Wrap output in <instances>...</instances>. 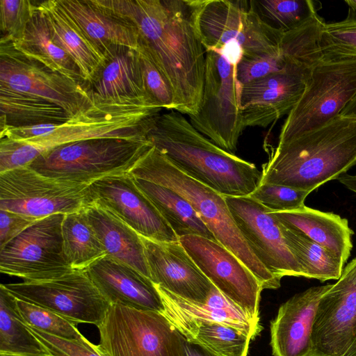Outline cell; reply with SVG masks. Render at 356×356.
Listing matches in <instances>:
<instances>
[{"label":"cell","mask_w":356,"mask_h":356,"mask_svg":"<svg viewBox=\"0 0 356 356\" xmlns=\"http://www.w3.org/2000/svg\"><path fill=\"white\" fill-rule=\"evenodd\" d=\"M86 270L111 305L163 312V305L156 285L131 266L106 255Z\"/></svg>","instance_id":"cell-21"},{"label":"cell","mask_w":356,"mask_h":356,"mask_svg":"<svg viewBox=\"0 0 356 356\" xmlns=\"http://www.w3.org/2000/svg\"><path fill=\"white\" fill-rule=\"evenodd\" d=\"M93 204L90 184L49 177L29 166L0 173V209L39 220Z\"/></svg>","instance_id":"cell-11"},{"label":"cell","mask_w":356,"mask_h":356,"mask_svg":"<svg viewBox=\"0 0 356 356\" xmlns=\"http://www.w3.org/2000/svg\"><path fill=\"white\" fill-rule=\"evenodd\" d=\"M95 1L136 27L138 42L171 88L173 110L195 115L204 85L206 51L195 33L186 0Z\"/></svg>","instance_id":"cell-1"},{"label":"cell","mask_w":356,"mask_h":356,"mask_svg":"<svg viewBox=\"0 0 356 356\" xmlns=\"http://www.w3.org/2000/svg\"><path fill=\"white\" fill-rule=\"evenodd\" d=\"M184 337L221 356H247L252 339L244 332L219 322L163 314Z\"/></svg>","instance_id":"cell-29"},{"label":"cell","mask_w":356,"mask_h":356,"mask_svg":"<svg viewBox=\"0 0 356 356\" xmlns=\"http://www.w3.org/2000/svg\"><path fill=\"white\" fill-rule=\"evenodd\" d=\"M256 12L270 27L285 33L293 30L317 15L310 0L252 1Z\"/></svg>","instance_id":"cell-36"},{"label":"cell","mask_w":356,"mask_h":356,"mask_svg":"<svg viewBox=\"0 0 356 356\" xmlns=\"http://www.w3.org/2000/svg\"><path fill=\"white\" fill-rule=\"evenodd\" d=\"M147 96L156 108L173 110L170 86L156 65L148 50L140 43L136 49Z\"/></svg>","instance_id":"cell-41"},{"label":"cell","mask_w":356,"mask_h":356,"mask_svg":"<svg viewBox=\"0 0 356 356\" xmlns=\"http://www.w3.org/2000/svg\"><path fill=\"white\" fill-rule=\"evenodd\" d=\"M337 179L348 189L356 193V174L349 175L345 173L341 175Z\"/></svg>","instance_id":"cell-46"},{"label":"cell","mask_w":356,"mask_h":356,"mask_svg":"<svg viewBox=\"0 0 356 356\" xmlns=\"http://www.w3.org/2000/svg\"><path fill=\"white\" fill-rule=\"evenodd\" d=\"M35 219L0 209V248L30 226Z\"/></svg>","instance_id":"cell-44"},{"label":"cell","mask_w":356,"mask_h":356,"mask_svg":"<svg viewBox=\"0 0 356 356\" xmlns=\"http://www.w3.org/2000/svg\"><path fill=\"white\" fill-rule=\"evenodd\" d=\"M156 287L163 305L164 309L161 314L219 322L244 332L252 339L261 330L259 320L250 317L225 297L215 286L212 288L207 300L204 303L189 301L171 293L159 286L156 285Z\"/></svg>","instance_id":"cell-28"},{"label":"cell","mask_w":356,"mask_h":356,"mask_svg":"<svg viewBox=\"0 0 356 356\" xmlns=\"http://www.w3.org/2000/svg\"><path fill=\"white\" fill-rule=\"evenodd\" d=\"M85 212L106 255L150 279L141 236L113 213L97 204L88 207Z\"/></svg>","instance_id":"cell-27"},{"label":"cell","mask_w":356,"mask_h":356,"mask_svg":"<svg viewBox=\"0 0 356 356\" xmlns=\"http://www.w3.org/2000/svg\"><path fill=\"white\" fill-rule=\"evenodd\" d=\"M345 3L352 10L356 12V0H346L345 1Z\"/></svg>","instance_id":"cell-48"},{"label":"cell","mask_w":356,"mask_h":356,"mask_svg":"<svg viewBox=\"0 0 356 356\" xmlns=\"http://www.w3.org/2000/svg\"><path fill=\"white\" fill-rule=\"evenodd\" d=\"M340 115L345 118L356 119V95L344 108Z\"/></svg>","instance_id":"cell-47"},{"label":"cell","mask_w":356,"mask_h":356,"mask_svg":"<svg viewBox=\"0 0 356 356\" xmlns=\"http://www.w3.org/2000/svg\"><path fill=\"white\" fill-rule=\"evenodd\" d=\"M309 193L286 186L265 183L259 184L248 196L273 212H281L302 207Z\"/></svg>","instance_id":"cell-42"},{"label":"cell","mask_w":356,"mask_h":356,"mask_svg":"<svg viewBox=\"0 0 356 356\" xmlns=\"http://www.w3.org/2000/svg\"><path fill=\"white\" fill-rule=\"evenodd\" d=\"M147 140L176 168L224 196L250 195L261 177L250 163L216 145L175 110L159 114Z\"/></svg>","instance_id":"cell-2"},{"label":"cell","mask_w":356,"mask_h":356,"mask_svg":"<svg viewBox=\"0 0 356 356\" xmlns=\"http://www.w3.org/2000/svg\"><path fill=\"white\" fill-rule=\"evenodd\" d=\"M0 128L61 124L72 118L51 102L3 86H0Z\"/></svg>","instance_id":"cell-31"},{"label":"cell","mask_w":356,"mask_h":356,"mask_svg":"<svg viewBox=\"0 0 356 356\" xmlns=\"http://www.w3.org/2000/svg\"><path fill=\"white\" fill-rule=\"evenodd\" d=\"M152 146L148 140H81L44 152L29 167L49 177L90 184L106 177L129 173Z\"/></svg>","instance_id":"cell-6"},{"label":"cell","mask_w":356,"mask_h":356,"mask_svg":"<svg viewBox=\"0 0 356 356\" xmlns=\"http://www.w3.org/2000/svg\"><path fill=\"white\" fill-rule=\"evenodd\" d=\"M0 86L51 102L72 117L94 103L85 83L73 81L24 55L11 42H0Z\"/></svg>","instance_id":"cell-14"},{"label":"cell","mask_w":356,"mask_h":356,"mask_svg":"<svg viewBox=\"0 0 356 356\" xmlns=\"http://www.w3.org/2000/svg\"><path fill=\"white\" fill-rule=\"evenodd\" d=\"M133 177L179 238L195 235L216 241L193 207L179 194L160 184Z\"/></svg>","instance_id":"cell-32"},{"label":"cell","mask_w":356,"mask_h":356,"mask_svg":"<svg viewBox=\"0 0 356 356\" xmlns=\"http://www.w3.org/2000/svg\"><path fill=\"white\" fill-rule=\"evenodd\" d=\"M355 95L356 58L321 60L311 71L302 95L287 115L277 144L332 120Z\"/></svg>","instance_id":"cell-8"},{"label":"cell","mask_w":356,"mask_h":356,"mask_svg":"<svg viewBox=\"0 0 356 356\" xmlns=\"http://www.w3.org/2000/svg\"><path fill=\"white\" fill-rule=\"evenodd\" d=\"M271 212L281 223L302 233L344 264L350 256L354 232L346 218L305 205L293 211Z\"/></svg>","instance_id":"cell-25"},{"label":"cell","mask_w":356,"mask_h":356,"mask_svg":"<svg viewBox=\"0 0 356 356\" xmlns=\"http://www.w3.org/2000/svg\"><path fill=\"white\" fill-rule=\"evenodd\" d=\"M0 356H34L30 355L11 353H0Z\"/></svg>","instance_id":"cell-49"},{"label":"cell","mask_w":356,"mask_h":356,"mask_svg":"<svg viewBox=\"0 0 356 356\" xmlns=\"http://www.w3.org/2000/svg\"><path fill=\"white\" fill-rule=\"evenodd\" d=\"M105 56L104 65L87 85L92 102H131L156 108L146 92L136 50L113 46Z\"/></svg>","instance_id":"cell-23"},{"label":"cell","mask_w":356,"mask_h":356,"mask_svg":"<svg viewBox=\"0 0 356 356\" xmlns=\"http://www.w3.org/2000/svg\"><path fill=\"white\" fill-rule=\"evenodd\" d=\"M36 7L31 0H0V42L20 40Z\"/></svg>","instance_id":"cell-40"},{"label":"cell","mask_w":356,"mask_h":356,"mask_svg":"<svg viewBox=\"0 0 356 356\" xmlns=\"http://www.w3.org/2000/svg\"><path fill=\"white\" fill-rule=\"evenodd\" d=\"M186 356H221L185 339Z\"/></svg>","instance_id":"cell-45"},{"label":"cell","mask_w":356,"mask_h":356,"mask_svg":"<svg viewBox=\"0 0 356 356\" xmlns=\"http://www.w3.org/2000/svg\"><path fill=\"white\" fill-rule=\"evenodd\" d=\"M331 286L310 287L280 307L270 323L273 356H311L312 330L317 305Z\"/></svg>","instance_id":"cell-22"},{"label":"cell","mask_w":356,"mask_h":356,"mask_svg":"<svg viewBox=\"0 0 356 356\" xmlns=\"http://www.w3.org/2000/svg\"><path fill=\"white\" fill-rule=\"evenodd\" d=\"M153 283L183 299L204 303L213 284L179 241L161 242L141 236Z\"/></svg>","instance_id":"cell-19"},{"label":"cell","mask_w":356,"mask_h":356,"mask_svg":"<svg viewBox=\"0 0 356 356\" xmlns=\"http://www.w3.org/2000/svg\"><path fill=\"white\" fill-rule=\"evenodd\" d=\"M129 174L179 194L193 207L216 241L251 270L263 289L280 286L281 280L270 273L250 250L234 222L224 195L181 172L154 146L140 159Z\"/></svg>","instance_id":"cell-4"},{"label":"cell","mask_w":356,"mask_h":356,"mask_svg":"<svg viewBox=\"0 0 356 356\" xmlns=\"http://www.w3.org/2000/svg\"><path fill=\"white\" fill-rule=\"evenodd\" d=\"M311 356H356V257L319 300Z\"/></svg>","instance_id":"cell-15"},{"label":"cell","mask_w":356,"mask_h":356,"mask_svg":"<svg viewBox=\"0 0 356 356\" xmlns=\"http://www.w3.org/2000/svg\"><path fill=\"white\" fill-rule=\"evenodd\" d=\"M97 328L107 356H186L185 338L160 312L111 305Z\"/></svg>","instance_id":"cell-9"},{"label":"cell","mask_w":356,"mask_h":356,"mask_svg":"<svg viewBox=\"0 0 356 356\" xmlns=\"http://www.w3.org/2000/svg\"><path fill=\"white\" fill-rule=\"evenodd\" d=\"M195 33L205 50L236 42L243 56L281 51L284 33L265 23L252 1L186 0Z\"/></svg>","instance_id":"cell-7"},{"label":"cell","mask_w":356,"mask_h":356,"mask_svg":"<svg viewBox=\"0 0 356 356\" xmlns=\"http://www.w3.org/2000/svg\"><path fill=\"white\" fill-rule=\"evenodd\" d=\"M17 298L0 285V353L50 356L21 316Z\"/></svg>","instance_id":"cell-35"},{"label":"cell","mask_w":356,"mask_h":356,"mask_svg":"<svg viewBox=\"0 0 356 356\" xmlns=\"http://www.w3.org/2000/svg\"><path fill=\"white\" fill-rule=\"evenodd\" d=\"M94 204L113 213L140 236L156 241L179 238L129 173L102 178L90 184Z\"/></svg>","instance_id":"cell-18"},{"label":"cell","mask_w":356,"mask_h":356,"mask_svg":"<svg viewBox=\"0 0 356 356\" xmlns=\"http://www.w3.org/2000/svg\"><path fill=\"white\" fill-rule=\"evenodd\" d=\"M161 109L131 102L93 103L61 124L0 128V138L26 143L37 155L56 147L93 138L147 140Z\"/></svg>","instance_id":"cell-5"},{"label":"cell","mask_w":356,"mask_h":356,"mask_svg":"<svg viewBox=\"0 0 356 356\" xmlns=\"http://www.w3.org/2000/svg\"><path fill=\"white\" fill-rule=\"evenodd\" d=\"M19 314L25 323L47 334L70 340L87 342L76 324L42 307L17 300Z\"/></svg>","instance_id":"cell-38"},{"label":"cell","mask_w":356,"mask_h":356,"mask_svg":"<svg viewBox=\"0 0 356 356\" xmlns=\"http://www.w3.org/2000/svg\"><path fill=\"white\" fill-rule=\"evenodd\" d=\"M62 234L64 253L74 270H86L106 256L85 209L65 215Z\"/></svg>","instance_id":"cell-34"},{"label":"cell","mask_w":356,"mask_h":356,"mask_svg":"<svg viewBox=\"0 0 356 356\" xmlns=\"http://www.w3.org/2000/svg\"><path fill=\"white\" fill-rule=\"evenodd\" d=\"M234 222L255 257L275 277H304L271 211L250 196H225Z\"/></svg>","instance_id":"cell-17"},{"label":"cell","mask_w":356,"mask_h":356,"mask_svg":"<svg viewBox=\"0 0 356 356\" xmlns=\"http://www.w3.org/2000/svg\"><path fill=\"white\" fill-rule=\"evenodd\" d=\"M320 45L323 60L356 58V18L325 23Z\"/></svg>","instance_id":"cell-37"},{"label":"cell","mask_w":356,"mask_h":356,"mask_svg":"<svg viewBox=\"0 0 356 356\" xmlns=\"http://www.w3.org/2000/svg\"><path fill=\"white\" fill-rule=\"evenodd\" d=\"M17 299L51 311L75 324L99 326L111 304L86 270L55 280L3 284Z\"/></svg>","instance_id":"cell-13"},{"label":"cell","mask_w":356,"mask_h":356,"mask_svg":"<svg viewBox=\"0 0 356 356\" xmlns=\"http://www.w3.org/2000/svg\"><path fill=\"white\" fill-rule=\"evenodd\" d=\"M179 241L201 271L229 300L254 319L259 320L262 286L251 270L216 241L190 235Z\"/></svg>","instance_id":"cell-16"},{"label":"cell","mask_w":356,"mask_h":356,"mask_svg":"<svg viewBox=\"0 0 356 356\" xmlns=\"http://www.w3.org/2000/svg\"><path fill=\"white\" fill-rule=\"evenodd\" d=\"M310 72L289 70L242 85L240 108L245 127L266 128L288 115L302 95Z\"/></svg>","instance_id":"cell-20"},{"label":"cell","mask_w":356,"mask_h":356,"mask_svg":"<svg viewBox=\"0 0 356 356\" xmlns=\"http://www.w3.org/2000/svg\"><path fill=\"white\" fill-rule=\"evenodd\" d=\"M12 43L19 52L51 70L73 81L84 83L73 60L53 40L47 22L38 7V1L24 36L20 40Z\"/></svg>","instance_id":"cell-30"},{"label":"cell","mask_w":356,"mask_h":356,"mask_svg":"<svg viewBox=\"0 0 356 356\" xmlns=\"http://www.w3.org/2000/svg\"><path fill=\"white\" fill-rule=\"evenodd\" d=\"M204 85L199 111L191 124L222 149L233 153L245 129L240 108L242 85L232 64L214 49H207Z\"/></svg>","instance_id":"cell-10"},{"label":"cell","mask_w":356,"mask_h":356,"mask_svg":"<svg viewBox=\"0 0 356 356\" xmlns=\"http://www.w3.org/2000/svg\"><path fill=\"white\" fill-rule=\"evenodd\" d=\"M88 38L104 54L113 46L136 50L139 35L129 21L99 6L95 0H56Z\"/></svg>","instance_id":"cell-24"},{"label":"cell","mask_w":356,"mask_h":356,"mask_svg":"<svg viewBox=\"0 0 356 356\" xmlns=\"http://www.w3.org/2000/svg\"><path fill=\"white\" fill-rule=\"evenodd\" d=\"M260 184L312 193L356 164V119L339 115L267 151Z\"/></svg>","instance_id":"cell-3"},{"label":"cell","mask_w":356,"mask_h":356,"mask_svg":"<svg viewBox=\"0 0 356 356\" xmlns=\"http://www.w3.org/2000/svg\"><path fill=\"white\" fill-rule=\"evenodd\" d=\"M54 42L65 50L79 68L84 83H90L104 65L105 54L83 33L56 0L38 1Z\"/></svg>","instance_id":"cell-26"},{"label":"cell","mask_w":356,"mask_h":356,"mask_svg":"<svg viewBox=\"0 0 356 356\" xmlns=\"http://www.w3.org/2000/svg\"><path fill=\"white\" fill-rule=\"evenodd\" d=\"M64 214H54L33 222L0 248L1 273L24 282L60 278L74 270L63 249Z\"/></svg>","instance_id":"cell-12"},{"label":"cell","mask_w":356,"mask_h":356,"mask_svg":"<svg viewBox=\"0 0 356 356\" xmlns=\"http://www.w3.org/2000/svg\"><path fill=\"white\" fill-rule=\"evenodd\" d=\"M280 225L287 246L303 270L304 277L321 282L339 280L344 264L338 257L302 233L280 222Z\"/></svg>","instance_id":"cell-33"},{"label":"cell","mask_w":356,"mask_h":356,"mask_svg":"<svg viewBox=\"0 0 356 356\" xmlns=\"http://www.w3.org/2000/svg\"><path fill=\"white\" fill-rule=\"evenodd\" d=\"M289 70H299L309 73L281 51L254 56H243L236 67L237 79L244 85L270 75Z\"/></svg>","instance_id":"cell-39"},{"label":"cell","mask_w":356,"mask_h":356,"mask_svg":"<svg viewBox=\"0 0 356 356\" xmlns=\"http://www.w3.org/2000/svg\"><path fill=\"white\" fill-rule=\"evenodd\" d=\"M27 327L50 356H107L99 345H95L90 341L82 342L65 339L28 325Z\"/></svg>","instance_id":"cell-43"}]
</instances>
